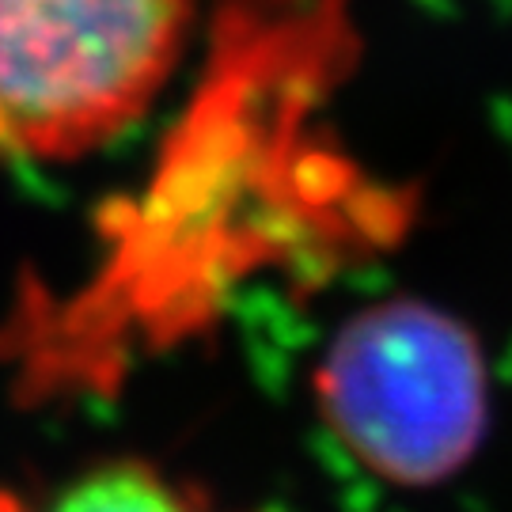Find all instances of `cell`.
<instances>
[{"mask_svg": "<svg viewBox=\"0 0 512 512\" xmlns=\"http://www.w3.org/2000/svg\"><path fill=\"white\" fill-rule=\"evenodd\" d=\"M0 512H19V505L12 497H0Z\"/></svg>", "mask_w": 512, "mask_h": 512, "instance_id": "4", "label": "cell"}, {"mask_svg": "<svg viewBox=\"0 0 512 512\" xmlns=\"http://www.w3.org/2000/svg\"><path fill=\"white\" fill-rule=\"evenodd\" d=\"M46 512H213L148 463H107L69 482Z\"/></svg>", "mask_w": 512, "mask_h": 512, "instance_id": "3", "label": "cell"}, {"mask_svg": "<svg viewBox=\"0 0 512 512\" xmlns=\"http://www.w3.org/2000/svg\"><path fill=\"white\" fill-rule=\"evenodd\" d=\"M315 395L353 459L399 486H433L467 467L490 418L475 330L425 300H384L346 319Z\"/></svg>", "mask_w": 512, "mask_h": 512, "instance_id": "2", "label": "cell"}, {"mask_svg": "<svg viewBox=\"0 0 512 512\" xmlns=\"http://www.w3.org/2000/svg\"><path fill=\"white\" fill-rule=\"evenodd\" d=\"M198 0H0V160H76L164 92Z\"/></svg>", "mask_w": 512, "mask_h": 512, "instance_id": "1", "label": "cell"}]
</instances>
